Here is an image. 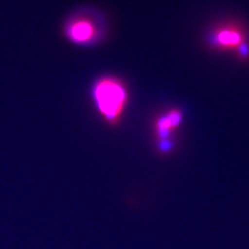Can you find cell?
I'll return each instance as SVG.
<instances>
[{"label":"cell","instance_id":"cell-1","mask_svg":"<svg viewBox=\"0 0 249 249\" xmlns=\"http://www.w3.org/2000/svg\"><path fill=\"white\" fill-rule=\"evenodd\" d=\"M91 97L99 113L109 123L119 120L127 103L124 85L113 77H103L93 84Z\"/></svg>","mask_w":249,"mask_h":249},{"label":"cell","instance_id":"cell-2","mask_svg":"<svg viewBox=\"0 0 249 249\" xmlns=\"http://www.w3.org/2000/svg\"><path fill=\"white\" fill-rule=\"evenodd\" d=\"M67 36L74 43L84 44L93 40L96 36V29L92 22L88 19H77L67 27Z\"/></svg>","mask_w":249,"mask_h":249},{"label":"cell","instance_id":"cell-3","mask_svg":"<svg viewBox=\"0 0 249 249\" xmlns=\"http://www.w3.org/2000/svg\"><path fill=\"white\" fill-rule=\"evenodd\" d=\"M215 41L223 48H236L242 44L243 37L242 35L235 29L224 28L216 34Z\"/></svg>","mask_w":249,"mask_h":249},{"label":"cell","instance_id":"cell-4","mask_svg":"<svg viewBox=\"0 0 249 249\" xmlns=\"http://www.w3.org/2000/svg\"><path fill=\"white\" fill-rule=\"evenodd\" d=\"M181 113L177 110L171 111L167 115L163 116V118H161L157 123L158 133L161 135H166L171 129L175 128L177 124H178V123L181 121Z\"/></svg>","mask_w":249,"mask_h":249}]
</instances>
